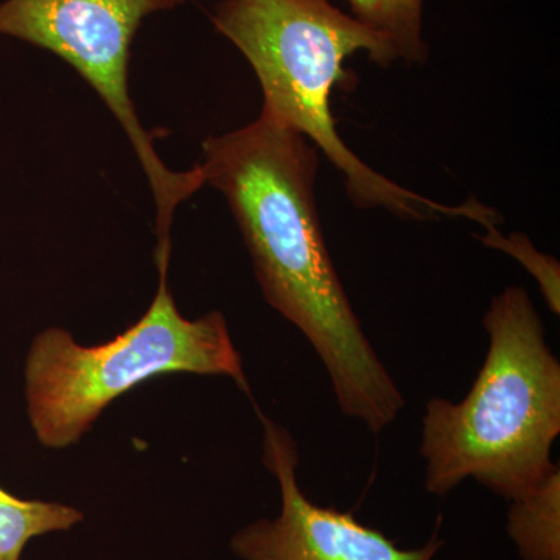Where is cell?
Returning a JSON list of instances; mask_svg holds the SVG:
<instances>
[{"instance_id":"6da1fadb","label":"cell","mask_w":560,"mask_h":560,"mask_svg":"<svg viewBox=\"0 0 560 560\" xmlns=\"http://www.w3.org/2000/svg\"><path fill=\"white\" fill-rule=\"evenodd\" d=\"M206 184L234 213L268 304L307 338L342 415L381 434L405 397L361 327L324 241L315 183L319 150L261 110L205 142Z\"/></svg>"},{"instance_id":"7a4b0ae2","label":"cell","mask_w":560,"mask_h":560,"mask_svg":"<svg viewBox=\"0 0 560 560\" xmlns=\"http://www.w3.org/2000/svg\"><path fill=\"white\" fill-rule=\"evenodd\" d=\"M482 324L488 353L467 396L425 404V488L445 497L471 478L515 501L559 469L551 452L560 434V363L522 287L493 296Z\"/></svg>"},{"instance_id":"3957f363","label":"cell","mask_w":560,"mask_h":560,"mask_svg":"<svg viewBox=\"0 0 560 560\" xmlns=\"http://www.w3.org/2000/svg\"><path fill=\"white\" fill-rule=\"evenodd\" d=\"M217 32L231 40L259 80L265 113L311 140L345 178L359 209H385L401 220L466 219L488 226L500 220L470 198L444 205L374 171L346 145L331 114V92L345 80V62L364 51L378 66L397 62L381 35L330 0H221Z\"/></svg>"},{"instance_id":"277c9868","label":"cell","mask_w":560,"mask_h":560,"mask_svg":"<svg viewBox=\"0 0 560 560\" xmlns=\"http://www.w3.org/2000/svg\"><path fill=\"white\" fill-rule=\"evenodd\" d=\"M160 272L149 311L113 340L81 346L58 327L33 340L25 360V400L44 447L75 444L110 401L161 375H224L250 394L224 316L210 312L184 318L167 285V268Z\"/></svg>"},{"instance_id":"5b68a950","label":"cell","mask_w":560,"mask_h":560,"mask_svg":"<svg viewBox=\"0 0 560 560\" xmlns=\"http://www.w3.org/2000/svg\"><path fill=\"white\" fill-rule=\"evenodd\" d=\"M179 0H7L0 5V35L13 36L58 55L101 95L130 138L150 180L158 208L161 248L171 246L173 213L206 186L200 165L173 172L143 130L128 88L131 43L147 14Z\"/></svg>"},{"instance_id":"8992f818","label":"cell","mask_w":560,"mask_h":560,"mask_svg":"<svg viewBox=\"0 0 560 560\" xmlns=\"http://www.w3.org/2000/svg\"><path fill=\"white\" fill-rule=\"evenodd\" d=\"M264 463L278 478L280 512L237 530L231 551L242 560H433L444 540L434 534L423 547L401 550L381 530L361 525L352 512L308 500L298 482L300 452L293 436L259 411Z\"/></svg>"},{"instance_id":"52a82bcc","label":"cell","mask_w":560,"mask_h":560,"mask_svg":"<svg viewBox=\"0 0 560 560\" xmlns=\"http://www.w3.org/2000/svg\"><path fill=\"white\" fill-rule=\"evenodd\" d=\"M508 533L522 560H560V470L512 501Z\"/></svg>"},{"instance_id":"ba28073f","label":"cell","mask_w":560,"mask_h":560,"mask_svg":"<svg viewBox=\"0 0 560 560\" xmlns=\"http://www.w3.org/2000/svg\"><path fill=\"white\" fill-rule=\"evenodd\" d=\"M83 518V512L68 504L24 500L0 488V560H21L28 541L73 528Z\"/></svg>"},{"instance_id":"9c48e42d","label":"cell","mask_w":560,"mask_h":560,"mask_svg":"<svg viewBox=\"0 0 560 560\" xmlns=\"http://www.w3.org/2000/svg\"><path fill=\"white\" fill-rule=\"evenodd\" d=\"M350 14L388 40L396 60L416 65L429 55L423 39V0H346Z\"/></svg>"},{"instance_id":"30bf717a","label":"cell","mask_w":560,"mask_h":560,"mask_svg":"<svg viewBox=\"0 0 560 560\" xmlns=\"http://www.w3.org/2000/svg\"><path fill=\"white\" fill-rule=\"evenodd\" d=\"M485 232L478 235V241L490 249L506 253L512 259L518 261L536 280L541 296L548 308L555 315L560 313V264L555 257L541 253L534 243L521 232L510 235L501 234L499 226L482 228Z\"/></svg>"},{"instance_id":"8fae6325","label":"cell","mask_w":560,"mask_h":560,"mask_svg":"<svg viewBox=\"0 0 560 560\" xmlns=\"http://www.w3.org/2000/svg\"><path fill=\"white\" fill-rule=\"evenodd\" d=\"M180 3L186 2V0H179Z\"/></svg>"}]
</instances>
